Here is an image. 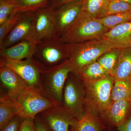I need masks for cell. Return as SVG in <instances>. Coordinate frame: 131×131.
<instances>
[{"label":"cell","mask_w":131,"mask_h":131,"mask_svg":"<svg viewBox=\"0 0 131 131\" xmlns=\"http://www.w3.org/2000/svg\"><path fill=\"white\" fill-rule=\"evenodd\" d=\"M18 12L0 25V45L16 25L18 18Z\"/></svg>","instance_id":"83f0119b"},{"label":"cell","mask_w":131,"mask_h":131,"mask_svg":"<svg viewBox=\"0 0 131 131\" xmlns=\"http://www.w3.org/2000/svg\"><path fill=\"white\" fill-rule=\"evenodd\" d=\"M19 131H36L34 120H22Z\"/></svg>","instance_id":"4dcf8cb0"},{"label":"cell","mask_w":131,"mask_h":131,"mask_svg":"<svg viewBox=\"0 0 131 131\" xmlns=\"http://www.w3.org/2000/svg\"><path fill=\"white\" fill-rule=\"evenodd\" d=\"M0 81L1 94L16 100L28 86L16 72L1 62Z\"/></svg>","instance_id":"7c38bea8"},{"label":"cell","mask_w":131,"mask_h":131,"mask_svg":"<svg viewBox=\"0 0 131 131\" xmlns=\"http://www.w3.org/2000/svg\"><path fill=\"white\" fill-rule=\"evenodd\" d=\"M66 45L71 72L76 75L82 69L113 48L110 42L104 38Z\"/></svg>","instance_id":"6da1fadb"},{"label":"cell","mask_w":131,"mask_h":131,"mask_svg":"<svg viewBox=\"0 0 131 131\" xmlns=\"http://www.w3.org/2000/svg\"><path fill=\"white\" fill-rule=\"evenodd\" d=\"M34 11L18 12L17 23L0 45V49L10 47L23 40L32 42L31 35L35 16Z\"/></svg>","instance_id":"9c48e42d"},{"label":"cell","mask_w":131,"mask_h":131,"mask_svg":"<svg viewBox=\"0 0 131 131\" xmlns=\"http://www.w3.org/2000/svg\"><path fill=\"white\" fill-rule=\"evenodd\" d=\"M121 50L113 48L96 60L108 74L113 76L118 62Z\"/></svg>","instance_id":"44dd1931"},{"label":"cell","mask_w":131,"mask_h":131,"mask_svg":"<svg viewBox=\"0 0 131 131\" xmlns=\"http://www.w3.org/2000/svg\"><path fill=\"white\" fill-rule=\"evenodd\" d=\"M129 98H131L130 80L114 81L111 93L112 102Z\"/></svg>","instance_id":"603a6c76"},{"label":"cell","mask_w":131,"mask_h":131,"mask_svg":"<svg viewBox=\"0 0 131 131\" xmlns=\"http://www.w3.org/2000/svg\"><path fill=\"white\" fill-rule=\"evenodd\" d=\"M131 77V48L121 51L118 65L113 77L114 81L130 80Z\"/></svg>","instance_id":"d6986e66"},{"label":"cell","mask_w":131,"mask_h":131,"mask_svg":"<svg viewBox=\"0 0 131 131\" xmlns=\"http://www.w3.org/2000/svg\"><path fill=\"white\" fill-rule=\"evenodd\" d=\"M99 19L104 26L110 30L116 26L131 21V12L107 15Z\"/></svg>","instance_id":"d4e9b609"},{"label":"cell","mask_w":131,"mask_h":131,"mask_svg":"<svg viewBox=\"0 0 131 131\" xmlns=\"http://www.w3.org/2000/svg\"><path fill=\"white\" fill-rule=\"evenodd\" d=\"M39 114L52 131H70L78 121L62 105L50 108Z\"/></svg>","instance_id":"30bf717a"},{"label":"cell","mask_w":131,"mask_h":131,"mask_svg":"<svg viewBox=\"0 0 131 131\" xmlns=\"http://www.w3.org/2000/svg\"><path fill=\"white\" fill-rule=\"evenodd\" d=\"M20 111L18 101L0 94V130L15 116L19 115Z\"/></svg>","instance_id":"e0dca14e"},{"label":"cell","mask_w":131,"mask_h":131,"mask_svg":"<svg viewBox=\"0 0 131 131\" xmlns=\"http://www.w3.org/2000/svg\"><path fill=\"white\" fill-rule=\"evenodd\" d=\"M109 0H83L81 12L96 18H101Z\"/></svg>","instance_id":"7402d4cb"},{"label":"cell","mask_w":131,"mask_h":131,"mask_svg":"<svg viewBox=\"0 0 131 131\" xmlns=\"http://www.w3.org/2000/svg\"><path fill=\"white\" fill-rule=\"evenodd\" d=\"M37 44L25 40L10 47L0 49L1 58L14 61L31 59L35 54Z\"/></svg>","instance_id":"9a60e30c"},{"label":"cell","mask_w":131,"mask_h":131,"mask_svg":"<svg viewBox=\"0 0 131 131\" xmlns=\"http://www.w3.org/2000/svg\"><path fill=\"white\" fill-rule=\"evenodd\" d=\"M17 13L14 6L7 0H0V25Z\"/></svg>","instance_id":"4316f807"},{"label":"cell","mask_w":131,"mask_h":131,"mask_svg":"<svg viewBox=\"0 0 131 131\" xmlns=\"http://www.w3.org/2000/svg\"><path fill=\"white\" fill-rule=\"evenodd\" d=\"M36 131H52L45 123L39 114H38L34 120Z\"/></svg>","instance_id":"f546056e"},{"label":"cell","mask_w":131,"mask_h":131,"mask_svg":"<svg viewBox=\"0 0 131 131\" xmlns=\"http://www.w3.org/2000/svg\"><path fill=\"white\" fill-rule=\"evenodd\" d=\"M83 4V0H78L64 4L54 9L56 30L59 37L80 14Z\"/></svg>","instance_id":"5bb4252c"},{"label":"cell","mask_w":131,"mask_h":131,"mask_svg":"<svg viewBox=\"0 0 131 131\" xmlns=\"http://www.w3.org/2000/svg\"><path fill=\"white\" fill-rule=\"evenodd\" d=\"M109 30L102 25L99 19L81 12L60 38L65 43H81L102 38Z\"/></svg>","instance_id":"7a4b0ae2"},{"label":"cell","mask_w":131,"mask_h":131,"mask_svg":"<svg viewBox=\"0 0 131 131\" xmlns=\"http://www.w3.org/2000/svg\"><path fill=\"white\" fill-rule=\"evenodd\" d=\"M106 128L100 117L85 111L84 115L71 127L70 131H103Z\"/></svg>","instance_id":"ac0fdd59"},{"label":"cell","mask_w":131,"mask_h":131,"mask_svg":"<svg viewBox=\"0 0 131 131\" xmlns=\"http://www.w3.org/2000/svg\"><path fill=\"white\" fill-rule=\"evenodd\" d=\"M117 131H131V116L125 122L117 127Z\"/></svg>","instance_id":"d6a6232c"},{"label":"cell","mask_w":131,"mask_h":131,"mask_svg":"<svg viewBox=\"0 0 131 131\" xmlns=\"http://www.w3.org/2000/svg\"><path fill=\"white\" fill-rule=\"evenodd\" d=\"M17 12L33 11L49 5L51 0H7Z\"/></svg>","instance_id":"cb8c5ba5"},{"label":"cell","mask_w":131,"mask_h":131,"mask_svg":"<svg viewBox=\"0 0 131 131\" xmlns=\"http://www.w3.org/2000/svg\"><path fill=\"white\" fill-rule=\"evenodd\" d=\"M82 81L85 90V111L100 117L112 102L111 93L114 78L109 75L96 81Z\"/></svg>","instance_id":"3957f363"},{"label":"cell","mask_w":131,"mask_h":131,"mask_svg":"<svg viewBox=\"0 0 131 131\" xmlns=\"http://www.w3.org/2000/svg\"><path fill=\"white\" fill-rule=\"evenodd\" d=\"M121 1H123L126 2L131 3V0H121Z\"/></svg>","instance_id":"836d02e7"},{"label":"cell","mask_w":131,"mask_h":131,"mask_svg":"<svg viewBox=\"0 0 131 131\" xmlns=\"http://www.w3.org/2000/svg\"><path fill=\"white\" fill-rule=\"evenodd\" d=\"M17 101L21 107V119L34 120L43 111L57 105L41 93L39 90L27 86Z\"/></svg>","instance_id":"52a82bcc"},{"label":"cell","mask_w":131,"mask_h":131,"mask_svg":"<svg viewBox=\"0 0 131 131\" xmlns=\"http://www.w3.org/2000/svg\"><path fill=\"white\" fill-rule=\"evenodd\" d=\"M131 116V98H129L112 102L100 118L107 127L117 128Z\"/></svg>","instance_id":"4fadbf2b"},{"label":"cell","mask_w":131,"mask_h":131,"mask_svg":"<svg viewBox=\"0 0 131 131\" xmlns=\"http://www.w3.org/2000/svg\"><path fill=\"white\" fill-rule=\"evenodd\" d=\"M71 69L68 60L42 73L39 91L57 105H62L64 86Z\"/></svg>","instance_id":"5b68a950"},{"label":"cell","mask_w":131,"mask_h":131,"mask_svg":"<svg viewBox=\"0 0 131 131\" xmlns=\"http://www.w3.org/2000/svg\"><path fill=\"white\" fill-rule=\"evenodd\" d=\"M130 90L131 91V83L130 82Z\"/></svg>","instance_id":"e575fe53"},{"label":"cell","mask_w":131,"mask_h":131,"mask_svg":"<svg viewBox=\"0 0 131 131\" xmlns=\"http://www.w3.org/2000/svg\"><path fill=\"white\" fill-rule=\"evenodd\" d=\"M31 41L36 44L58 37L54 18V9L49 5L36 9Z\"/></svg>","instance_id":"ba28073f"},{"label":"cell","mask_w":131,"mask_h":131,"mask_svg":"<svg viewBox=\"0 0 131 131\" xmlns=\"http://www.w3.org/2000/svg\"><path fill=\"white\" fill-rule=\"evenodd\" d=\"M78 0H51L49 5L53 9H55L62 5Z\"/></svg>","instance_id":"1f68e13d"},{"label":"cell","mask_w":131,"mask_h":131,"mask_svg":"<svg viewBox=\"0 0 131 131\" xmlns=\"http://www.w3.org/2000/svg\"><path fill=\"white\" fill-rule=\"evenodd\" d=\"M110 42L113 48L122 50L131 48V21L110 29L103 38Z\"/></svg>","instance_id":"2e32d148"},{"label":"cell","mask_w":131,"mask_h":131,"mask_svg":"<svg viewBox=\"0 0 131 131\" xmlns=\"http://www.w3.org/2000/svg\"><path fill=\"white\" fill-rule=\"evenodd\" d=\"M131 12V3L121 0H109L102 17Z\"/></svg>","instance_id":"484cf974"},{"label":"cell","mask_w":131,"mask_h":131,"mask_svg":"<svg viewBox=\"0 0 131 131\" xmlns=\"http://www.w3.org/2000/svg\"><path fill=\"white\" fill-rule=\"evenodd\" d=\"M85 90L82 81L78 75L70 72L64 88L62 105L78 119L85 113Z\"/></svg>","instance_id":"8992f818"},{"label":"cell","mask_w":131,"mask_h":131,"mask_svg":"<svg viewBox=\"0 0 131 131\" xmlns=\"http://www.w3.org/2000/svg\"><path fill=\"white\" fill-rule=\"evenodd\" d=\"M22 119L19 115H16L13 119L1 131H19Z\"/></svg>","instance_id":"f1b7e54d"},{"label":"cell","mask_w":131,"mask_h":131,"mask_svg":"<svg viewBox=\"0 0 131 131\" xmlns=\"http://www.w3.org/2000/svg\"><path fill=\"white\" fill-rule=\"evenodd\" d=\"M68 59L66 43L59 37L38 43L32 58L42 73L60 65Z\"/></svg>","instance_id":"277c9868"},{"label":"cell","mask_w":131,"mask_h":131,"mask_svg":"<svg viewBox=\"0 0 131 131\" xmlns=\"http://www.w3.org/2000/svg\"><path fill=\"white\" fill-rule=\"evenodd\" d=\"M109 75L97 61L87 65L80 71L78 75L82 81L94 82Z\"/></svg>","instance_id":"ffe728a7"},{"label":"cell","mask_w":131,"mask_h":131,"mask_svg":"<svg viewBox=\"0 0 131 131\" xmlns=\"http://www.w3.org/2000/svg\"><path fill=\"white\" fill-rule=\"evenodd\" d=\"M0 62L16 72L28 86L39 90L42 72L31 59L14 61L0 58Z\"/></svg>","instance_id":"8fae6325"}]
</instances>
